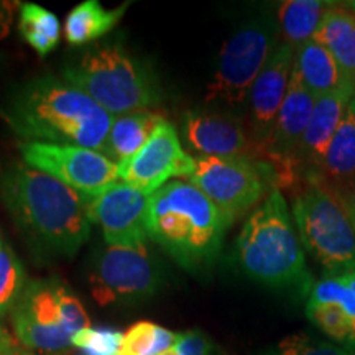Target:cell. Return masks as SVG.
Returning a JSON list of instances; mask_svg holds the SVG:
<instances>
[{
  "label": "cell",
  "instance_id": "6da1fadb",
  "mask_svg": "<svg viewBox=\"0 0 355 355\" xmlns=\"http://www.w3.org/2000/svg\"><path fill=\"white\" fill-rule=\"evenodd\" d=\"M0 202L48 255L73 257L91 234L86 196L26 163L0 165Z\"/></svg>",
  "mask_w": 355,
  "mask_h": 355
},
{
  "label": "cell",
  "instance_id": "7a4b0ae2",
  "mask_svg": "<svg viewBox=\"0 0 355 355\" xmlns=\"http://www.w3.org/2000/svg\"><path fill=\"white\" fill-rule=\"evenodd\" d=\"M2 117L25 141L76 145L104 155L114 115L63 78L43 74L12 87Z\"/></svg>",
  "mask_w": 355,
  "mask_h": 355
},
{
  "label": "cell",
  "instance_id": "3957f363",
  "mask_svg": "<svg viewBox=\"0 0 355 355\" xmlns=\"http://www.w3.org/2000/svg\"><path fill=\"white\" fill-rule=\"evenodd\" d=\"M237 260L247 277L260 285L296 293L301 298L309 296L316 282L279 188L270 191L248 216L237 237Z\"/></svg>",
  "mask_w": 355,
  "mask_h": 355
},
{
  "label": "cell",
  "instance_id": "277c9868",
  "mask_svg": "<svg viewBox=\"0 0 355 355\" xmlns=\"http://www.w3.org/2000/svg\"><path fill=\"white\" fill-rule=\"evenodd\" d=\"M229 225L214 204L186 181H170L150 196V239L189 272L214 263Z\"/></svg>",
  "mask_w": 355,
  "mask_h": 355
},
{
  "label": "cell",
  "instance_id": "5b68a950",
  "mask_svg": "<svg viewBox=\"0 0 355 355\" xmlns=\"http://www.w3.org/2000/svg\"><path fill=\"white\" fill-rule=\"evenodd\" d=\"M61 78L114 117L146 110L162 99L152 69L117 43L87 48L76 63L64 66Z\"/></svg>",
  "mask_w": 355,
  "mask_h": 355
},
{
  "label": "cell",
  "instance_id": "8992f818",
  "mask_svg": "<svg viewBox=\"0 0 355 355\" xmlns=\"http://www.w3.org/2000/svg\"><path fill=\"white\" fill-rule=\"evenodd\" d=\"M291 211L301 245L326 277L355 272V229L334 189L321 181H306L293 196Z\"/></svg>",
  "mask_w": 355,
  "mask_h": 355
},
{
  "label": "cell",
  "instance_id": "52a82bcc",
  "mask_svg": "<svg viewBox=\"0 0 355 355\" xmlns=\"http://www.w3.org/2000/svg\"><path fill=\"white\" fill-rule=\"evenodd\" d=\"M279 44L278 21L257 17L239 26L222 44L214 76L207 84L206 104L241 105Z\"/></svg>",
  "mask_w": 355,
  "mask_h": 355
},
{
  "label": "cell",
  "instance_id": "ba28073f",
  "mask_svg": "<svg viewBox=\"0 0 355 355\" xmlns=\"http://www.w3.org/2000/svg\"><path fill=\"white\" fill-rule=\"evenodd\" d=\"M189 180L232 224L263 198L268 184H277V173L254 158L198 157Z\"/></svg>",
  "mask_w": 355,
  "mask_h": 355
},
{
  "label": "cell",
  "instance_id": "9c48e42d",
  "mask_svg": "<svg viewBox=\"0 0 355 355\" xmlns=\"http://www.w3.org/2000/svg\"><path fill=\"white\" fill-rule=\"evenodd\" d=\"M92 296L102 306L139 303L162 286V270L148 245H105L89 275Z\"/></svg>",
  "mask_w": 355,
  "mask_h": 355
},
{
  "label": "cell",
  "instance_id": "30bf717a",
  "mask_svg": "<svg viewBox=\"0 0 355 355\" xmlns=\"http://www.w3.org/2000/svg\"><path fill=\"white\" fill-rule=\"evenodd\" d=\"M19 150L26 165L56 178L83 196H96L119 180V166L96 150L48 141H21Z\"/></svg>",
  "mask_w": 355,
  "mask_h": 355
},
{
  "label": "cell",
  "instance_id": "8fae6325",
  "mask_svg": "<svg viewBox=\"0 0 355 355\" xmlns=\"http://www.w3.org/2000/svg\"><path fill=\"white\" fill-rule=\"evenodd\" d=\"M60 279L46 278L26 283L21 298L10 313L13 332L25 347L42 352H61L71 345L60 304Z\"/></svg>",
  "mask_w": 355,
  "mask_h": 355
},
{
  "label": "cell",
  "instance_id": "7c38bea8",
  "mask_svg": "<svg viewBox=\"0 0 355 355\" xmlns=\"http://www.w3.org/2000/svg\"><path fill=\"white\" fill-rule=\"evenodd\" d=\"M89 219L99 225L109 245H139L148 235L150 196L117 181L96 196H86Z\"/></svg>",
  "mask_w": 355,
  "mask_h": 355
},
{
  "label": "cell",
  "instance_id": "4fadbf2b",
  "mask_svg": "<svg viewBox=\"0 0 355 355\" xmlns=\"http://www.w3.org/2000/svg\"><path fill=\"white\" fill-rule=\"evenodd\" d=\"M194 165L196 158L183 150L176 127L165 121L139 153L119 166V178L152 196L170 178H189Z\"/></svg>",
  "mask_w": 355,
  "mask_h": 355
},
{
  "label": "cell",
  "instance_id": "5bb4252c",
  "mask_svg": "<svg viewBox=\"0 0 355 355\" xmlns=\"http://www.w3.org/2000/svg\"><path fill=\"white\" fill-rule=\"evenodd\" d=\"M296 48L286 42H279L277 50L270 56L268 63L261 69L252 86L248 104H250V133L259 155L272 135L275 121L285 101L288 86L295 66Z\"/></svg>",
  "mask_w": 355,
  "mask_h": 355
},
{
  "label": "cell",
  "instance_id": "9a60e30c",
  "mask_svg": "<svg viewBox=\"0 0 355 355\" xmlns=\"http://www.w3.org/2000/svg\"><path fill=\"white\" fill-rule=\"evenodd\" d=\"M354 94V87H343L316 99L308 128L301 139L295 158L298 181L306 183L311 178L319 175L334 133Z\"/></svg>",
  "mask_w": 355,
  "mask_h": 355
},
{
  "label": "cell",
  "instance_id": "2e32d148",
  "mask_svg": "<svg viewBox=\"0 0 355 355\" xmlns=\"http://www.w3.org/2000/svg\"><path fill=\"white\" fill-rule=\"evenodd\" d=\"M184 139L201 157H260L242 122L229 114L189 110L184 117Z\"/></svg>",
  "mask_w": 355,
  "mask_h": 355
},
{
  "label": "cell",
  "instance_id": "e0dca14e",
  "mask_svg": "<svg viewBox=\"0 0 355 355\" xmlns=\"http://www.w3.org/2000/svg\"><path fill=\"white\" fill-rule=\"evenodd\" d=\"M311 180L321 181L336 193H344L355 183V94L334 133L321 171ZM308 180V181H311Z\"/></svg>",
  "mask_w": 355,
  "mask_h": 355
},
{
  "label": "cell",
  "instance_id": "ac0fdd59",
  "mask_svg": "<svg viewBox=\"0 0 355 355\" xmlns=\"http://www.w3.org/2000/svg\"><path fill=\"white\" fill-rule=\"evenodd\" d=\"M295 69L314 99L337 89L352 87L332 53L314 38L296 48Z\"/></svg>",
  "mask_w": 355,
  "mask_h": 355
},
{
  "label": "cell",
  "instance_id": "d6986e66",
  "mask_svg": "<svg viewBox=\"0 0 355 355\" xmlns=\"http://www.w3.org/2000/svg\"><path fill=\"white\" fill-rule=\"evenodd\" d=\"M165 121L166 119L163 115L150 112V110L115 115L104 155L117 166L123 165L127 159H130L148 144L153 133Z\"/></svg>",
  "mask_w": 355,
  "mask_h": 355
},
{
  "label": "cell",
  "instance_id": "ffe728a7",
  "mask_svg": "<svg viewBox=\"0 0 355 355\" xmlns=\"http://www.w3.org/2000/svg\"><path fill=\"white\" fill-rule=\"evenodd\" d=\"M314 40L322 43L336 58L350 86L355 89V15L343 3H336L324 15Z\"/></svg>",
  "mask_w": 355,
  "mask_h": 355
},
{
  "label": "cell",
  "instance_id": "44dd1931",
  "mask_svg": "<svg viewBox=\"0 0 355 355\" xmlns=\"http://www.w3.org/2000/svg\"><path fill=\"white\" fill-rule=\"evenodd\" d=\"M128 2L117 8H105L97 0H84L66 17L64 35L69 44L81 46L107 35L122 20Z\"/></svg>",
  "mask_w": 355,
  "mask_h": 355
},
{
  "label": "cell",
  "instance_id": "7402d4cb",
  "mask_svg": "<svg viewBox=\"0 0 355 355\" xmlns=\"http://www.w3.org/2000/svg\"><path fill=\"white\" fill-rule=\"evenodd\" d=\"M336 2L326 0H286L277 12V21L283 42L298 48L313 40L319 25Z\"/></svg>",
  "mask_w": 355,
  "mask_h": 355
},
{
  "label": "cell",
  "instance_id": "603a6c76",
  "mask_svg": "<svg viewBox=\"0 0 355 355\" xmlns=\"http://www.w3.org/2000/svg\"><path fill=\"white\" fill-rule=\"evenodd\" d=\"M19 32L40 56L55 50L61 38L60 20L55 13L32 2L20 3Z\"/></svg>",
  "mask_w": 355,
  "mask_h": 355
},
{
  "label": "cell",
  "instance_id": "cb8c5ba5",
  "mask_svg": "<svg viewBox=\"0 0 355 355\" xmlns=\"http://www.w3.org/2000/svg\"><path fill=\"white\" fill-rule=\"evenodd\" d=\"M178 334L150 321H139L122 337L119 355H159L176 345Z\"/></svg>",
  "mask_w": 355,
  "mask_h": 355
},
{
  "label": "cell",
  "instance_id": "d4e9b609",
  "mask_svg": "<svg viewBox=\"0 0 355 355\" xmlns=\"http://www.w3.org/2000/svg\"><path fill=\"white\" fill-rule=\"evenodd\" d=\"M306 316L337 344L355 350V321L340 306L306 303Z\"/></svg>",
  "mask_w": 355,
  "mask_h": 355
},
{
  "label": "cell",
  "instance_id": "484cf974",
  "mask_svg": "<svg viewBox=\"0 0 355 355\" xmlns=\"http://www.w3.org/2000/svg\"><path fill=\"white\" fill-rule=\"evenodd\" d=\"M24 265L8 247L0 248V318L10 314L26 286Z\"/></svg>",
  "mask_w": 355,
  "mask_h": 355
},
{
  "label": "cell",
  "instance_id": "4316f807",
  "mask_svg": "<svg viewBox=\"0 0 355 355\" xmlns=\"http://www.w3.org/2000/svg\"><path fill=\"white\" fill-rule=\"evenodd\" d=\"M261 355H355V350L318 339L308 332H296L286 336Z\"/></svg>",
  "mask_w": 355,
  "mask_h": 355
},
{
  "label": "cell",
  "instance_id": "83f0119b",
  "mask_svg": "<svg viewBox=\"0 0 355 355\" xmlns=\"http://www.w3.org/2000/svg\"><path fill=\"white\" fill-rule=\"evenodd\" d=\"M308 303L340 306L355 321V293L343 277H324L314 283Z\"/></svg>",
  "mask_w": 355,
  "mask_h": 355
},
{
  "label": "cell",
  "instance_id": "f1b7e54d",
  "mask_svg": "<svg viewBox=\"0 0 355 355\" xmlns=\"http://www.w3.org/2000/svg\"><path fill=\"white\" fill-rule=\"evenodd\" d=\"M122 337V332L110 327H87L73 336L71 345L83 355H119Z\"/></svg>",
  "mask_w": 355,
  "mask_h": 355
},
{
  "label": "cell",
  "instance_id": "f546056e",
  "mask_svg": "<svg viewBox=\"0 0 355 355\" xmlns=\"http://www.w3.org/2000/svg\"><path fill=\"white\" fill-rule=\"evenodd\" d=\"M60 304L64 327L71 334L74 336L76 332L91 327V321H89V316L86 314L83 303L78 300L76 295L69 291V288L64 283H61L60 286Z\"/></svg>",
  "mask_w": 355,
  "mask_h": 355
},
{
  "label": "cell",
  "instance_id": "4dcf8cb0",
  "mask_svg": "<svg viewBox=\"0 0 355 355\" xmlns=\"http://www.w3.org/2000/svg\"><path fill=\"white\" fill-rule=\"evenodd\" d=\"M175 349L180 355H220V350L201 331H188L178 334Z\"/></svg>",
  "mask_w": 355,
  "mask_h": 355
},
{
  "label": "cell",
  "instance_id": "1f68e13d",
  "mask_svg": "<svg viewBox=\"0 0 355 355\" xmlns=\"http://www.w3.org/2000/svg\"><path fill=\"white\" fill-rule=\"evenodd\" d=\"M20 8V2H7L0 0V40H6L10 35L15 12Z\"/></svg>",
  "mask_w": 355,
  "mask_h": 355
},
{
  "label": "cell",
  "instance_id": "d6a6232c",
  "mask_svg": "<svg viewBox=\"0 0 355 355\" xmlns=\"http://www.w3.org/2000/svg\"><path fill=\"white\" fill-rule=\"evenodd\" d=\"M337 194H339L340 201H343L345 211H347L350 220H352L355 227V183L354 186H350L349 189H345L344 193H337Z\"/></svg>",
  "mask_w": 355,
  "mask_h": 355
},
{
  "label": "cell",
  "instance_id": "836d02e7",
  "mask_svg": "<svg viewBox=\"0 0 355 355\" xmlns=\"http://www.w3.org/2000/svg\"><path fill=\"white\" fill-rule=\"evenodd\" d=\"M17 344L19 343H17V340L10 336V332L7 331V327L0 322V355H6L8 350H12Z\"/></svg>",
  "mask_w": 355,
  "mask_h": 355
},
{
  "label": "cell",
  "instance_id": "e575fe53",
  "mask_svg": "<svg viewBox=\"0 0 355 355\" xmlns=\"http://www.w3.org/2000/svg\"><path fill=\"white\" fill-rule=\"evenodd\" d=\"M6 355H35V354H33V352H30V350L24 349V347H20V345L17 344L15 347H13L12 350H8V352H7Z\"/></svg>",
  "mask_w": 355,
  "mask_h": 355
},
{
  "label": "cell",
  "instance_id": "d590c367",
  "mask_svg": "<svg viewBox=\"0 0 355 355\" xmlns=\"http://www.w3.org/2000/svg\"><path fill=\"white\" fill-rule=\"evenodd\" d=\"M343 278L345 279V283H347V285L352 288V291L355 293V272L345 273V275H343Z\"/></svg>",
  "mask_w": 355,
  "mask_h": 355
},
{
  "label": "cell",
  "instance_id": "8d00e7d4",
  "mask_svg": "<svg viewBox=\"0 0 355 355\" xmlns=\"http://www.w3.org/2000/svg\"><path fill=\"white\" fill-rule=\"evenodd\" d=\"M159 355H180L178 354V350L173 347V349H170V350H166V352H163V354H159Z\"/></svg>",
  "mask_w": 355,
  "mask_h": 355
},
{
  "label": "cell",
  "instance_id": "74e56055",
  "mask_svg": "<svg viewBox=\"0 0 355 355\" xmlns=\"http://www.w3.org/2000/svg\"><path fill=\"white\" fill-rule=\"evenodd\" d=\"M3 60H6V58H3V55H0V68H2V64H3Z\"/></svg>",
  "mask_w": 355,
  "mask_h": 355
},
{
  "label": "cell",
  "instance_id": "f35d334b",
  "mask_svg": "<svg viewBox=\"0 0 355 355\" xmlns=\"http://www.w3.org/2000/svg\"><path fill=\"white\" fill-rule=\"evenodd\" d=\"M0 117H2V109H0Z\"/></svg>",
  "mask_w": 355,
  "mask_h": 355
},
{
  "label": "cell",
  "instance_id": "ab89813d",
  "mask_svg": "<svg viewBox=\"0 0 355 355\" xmlns=\"http://www.w3.org/2000/svg\"><path fill=\"white\" fill-rule=\"evenodd\" d=\"M0 248H2V243H0Z\"/></svg>",
  "mask_w": 355,
  "mask_h": 355
},
{
  "label": "cell",
  "instance_id": "60d3db41",
  "mask_svg": "<svg viewBox=\"0 0 355 355\" xmlns=\"http://www.w3.org/2000/svg\"><path fill=\"white\" fill-rule=\"evenodd\" d=\"M354 229H355V227H354Z\"/></svg>",
  "mask_w": 355,
  "mask_h": 355
}]
</instances>
